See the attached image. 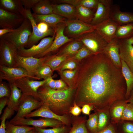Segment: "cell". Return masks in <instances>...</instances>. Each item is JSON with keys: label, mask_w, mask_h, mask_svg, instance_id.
Here are the masks:
<instances>
[{"label": "cell", "mask_w": 133, "mask_h": 133, "mask_svg": "<svg viewBox=\"0 0 133 133\" xmlns=\"http://www.w3.org/2000/svg\"><path fill=\"white\" fill-rule=\"evenodd\" d=\"M126 85L121 69L103 52L79 61L74 101L80 107L92 106L94 112L126 100Z\"/></svg>", "instance_id": "1"}, {"label": "cell", "mask_w": 133, "mask_h": 133, "mask_svg": "<svg viewBox=\"0 0 133 133\" xmlns=\"http://www.w3.org/2000/svg\"><path fill=\"white\" fill-rule=\"evenodd\" d=\"M38 92L40 100L54 113L60 116L71 114L69 111L74 102L75 89L68 87L57 90L43 85L38 88Z\"/></svg>", "instance_id": "2"}, {"label": "cell", "mask_w": 133, "mask_h": 133, "mask_svg": "<svg viewBox=\"0 0 133 133\" xmlns=\"http://www.w3.org/2000/svg\"><path fill=\"white\" fill-rule=\"evenodd\" d=\"M32 32L31 23L26 18L21 25L13 31L4 34L0 37L12 42L16 45L18 50L26 47Z\"/></svg>", "instance_id": "3"}, {"label": "cell", "mask_w": 133, "mask_h": 133, "mask_svg": "<svg viewBox=\"0 0 133 133\" xmlns=\"http://www.w3.org/2000/svg\"><path fill=\"white\" fill-rule=\"evenodd\" d=\"M18 55V49L14 43L0 37V65L17 67L16 58Z\"/></svg>", "instance_id": "4"}, {"label": "cell", "mask_w": 133, "mask_h": 133, "mask_svg": "<svg viewBox=\"0 0 133 133\" xmlns=\"http://www.w3.org/2000/svg\"><path fill=\"white\" fill-rule=\"evenodd\" d=\"M94 54L103 52L107 43L96 30L85 33L76 38Z\"/></svg>", "instance_id": "5"}, {"label": "cell", "mask_w": 133, "mask_h": 133, "mask_svg": "<svg viewBox=\"0 0 133 133\" xmlns=\"http://www.w3.org/2000/svg\"><path fill=\"white\" fill-rule=\"evenodd\" d=\"M43 104L41 101L33 97L25 95L22 94L17 113L10 122L25 118L27 115L31 113L32 111L39 109Z\"/></svg>", "instance_id": "6"}, {"label": "cell", "mask_w": 133, "mask_h": 133, "mask_svg": "<svg viewBox=\"0 0 133 133\" xmlns=\"http://www.w3.org/2000/svg\"><path fill=\"white\" fill-rule=\"evenodd\" d=\"M64 32L67 37L77 38L82 35L94 30V25L77 19H67Z\"/></svg>", "instance_id": "7"}, {"label": "cell", "mask_w": 133, "mask_h": 133, "mask_svg": "<svg viewBox=\"0 0 133 133\" xmlns=\"http://www.w3.org/2000/svg\"><path fill=\"white\" fill-rule=\"evenodd\" d=\"M55 35V32L52 36L43 38L37 45H34L28 49L23 48L18 50V55L24 57L40 58L42 54L51 46Z\"/></svg>", "instance_id": "8"}, {"label": "cell", "mask_w": 133, "mask_h": 133, "mask_svg": "<svg viewBox=\"0 0 133 133\" xmlns=\"http://www.w3.org/2000/svg\"><path fill=\"white\" fill-rule=\"evenodd\" d=\"M32 79H33L28 77H24L16 80L15 82L16 86L21 90L22 94L32 96L40 100L38 89L44 85L46 80L39 81Z\"/></svg>", "instance_id": "9"}, {"label": "cell", "mask_w": 133, "mask_h": 133, "mask_svg": "<svg viewBox=\"0 0 133 133\" xmlns=\"http://www.w3.org/2000/svg\"><path fill=\"white\" fill-rule=\"evenodd\" d=\"M44 118L38 119H34L31 118H24L18 119L14 121L9 122L15 125H31L33 127L42 128L47 127L54 128L65 125L61 121L56 119Z\"/></svg>", "instance_id": "10"}, {"label": "cell", "mask_w": 133, "mask_h": 133, "mask_svg": "<svg viewBox=\"0 0 133 133\" xmlns=\"http://www.w3.org/2000/svg\"><path fill=\"white\" fill-rule=\"evenodd\" d=\"M51 56H45L41 58H35L33 57H22L18 55L16 58L17 66L24 68L35 77L34 74L36 70L44 65Z\"/></svg>", "instance_id": "11"}, {"label": "cell", "mask_w": 133, "mask_h": 133, "mask_svg": "<svg viewBox=\"0 0 133 133\" xmlns=\"http://www.w3.org/2000/svg\"><path fill=\"white\" fill-rule=\"evenodd\" d=\"M25 13L26 18L30 21L32 28V33L29 38L26 47L30 48L44 37L49 36H52L55 33L53 28H50L48 31L45 33L41 32L39 30L31 9H25Z\"/></svg>", "instance_id": "12"}, {"label": "cell", "mask_w": 133, "mask_h": 133, "mask_svg": "<svg viewBox=\"0 0 133 133\" xmlns=\"http://www.w3.org/2000/svg\"><path fill=\"white\" fill-rule=\"evenodd\" d=\"M26 77L37 80L36 78L22 67H10L0 65V81L5 80L9 83Z\"/></svg>", "instance_id": "13"}, {"label": "cell", "mask_w": 133, "mask_h": 133, "mask_svg": "<svg viewBox=\"0 0 133 133\" xmlns=\"http://www.w3.org/2000/svg\"><path fill=\"white\" fill-rule=\"evenodd\" d=\"M25 18L22 15L11 13L0 8L1 29H16L21 25Z\"/></svg>", "instance_id": "14"}, {"label": "cell", "mask_w": 133, "mask_h": 133, "mask_svg": "<svg viewBox=\"0 0 133 133\" xmlns=\"http://www.w3.org/2000/svg\"><path fill=\"white\" fill-rule=\"evenodd\" d=\"M71 115L60 116L52 112L48 106L45 104L39 109L27 115L26 118L34 117H41L43 118H52L60 121L66 125L70 126L71 124Z\"/></svg>", "instance_id": "15"}, {"label": "cell", "mask_w": 133, "mask_h": 133, "mask_svg": "<svg viewBox=\"0 0 133 133\" xmlns=\"http://www.w3.org/2000/svg\"><path fill=\"white\" fill-rule=\"evenodd\" d=\"M118 42L120 59L133 72V37L118 39Z\"/></svg>", "instance_id": "16"}, {"label": "cell", "mask_w": 133, "mask_h": 133, "mask_svg": "<svg viewBox=\"0 0 133 133\" xmlns=\"http://www.w3.org/2000/svg\"><path fill=\"white\" fill-rule=\"evenodd\" d=\"M65 24L61 23L57 25L54 28L56 35L51 46L41 55L43 57L48 53L56 50L64 44L73 40V38H69L64 34Z\"/></svg>", "instance_id": "17"}, {"label": "cell", "mask_w": 133, "mask_h": 133, "mask_svg": "<svg viewBox=\"0 0 133 133\" xmlns=\"http://www.w3.org/2000/svg\"><path fill=\"white\" fill-rule=\"evenodd\" d=\"M118 25L110 18L94 25L96 31L107 43H109L115 37Z\"/></svg>", "instance_id": "18"}, {"label": "cell", "mask_w": 133, "mask_h": 133, "mask_svg": "<svg viewBox=\"0 0 133 133\" xmlns=\"http://www.w3.org/2000/svg\"><path fill=\"white\" fill-rule=\"evenodd\" d=\"M112 1L111 0H99L90 24L94 25L110 18Z\"/></svg>", "instance_id": "19"}, {"label": "cell", "mask_w": 133, "mask_h": 133, "mask_svg": "<svg viewBox=\"0 0 133 133\" xmlns=\"http://www.w3.org/2000/svg\"><path fill=\"white\" fill-rule=\"evenodd\" d=\"M103 52L116 68L121 69V63L119 54L118 39L115 37L108 43Z\"/></svg>", "instance_id": "20"}, {"label": "cell", "mask_w": 133, "mask_h": 133, "mask_svg": "<svg viewBox=\"0 0 133 133\" xmlns=\"http://www.w3.org/2000/svg\"><path fill=\"white\" fill-rule=\"evenodd\" d=\"M110 18L118 25H123L133 22V13L121 11L119 7L113 5L110 14Z\"/></svg>", "instance_id": "21"}, {"label": "cell", "mask_w": 133, "mask_h": 133, "mask_svg": "<svg viewBox=\"0 0 133 133\" xmlns=\"http://www.w3.org/2000/svg\"><path fill=\"white\" fill-rule=\"evenodd\" d=\"M52 4L54 14L66 18L67 20L77 19L76 9L74 6L65 3Z\"/></svg>", "instance_id": "22"}, {"label": "cell", "mask_w": 133, "mask_h": 133, "mask_svg": "<svg viewBox=\"0 0 133 133\" xmlns=\"http://www.w3.org/2000/svg\"><path fill=\"white\" fill-rule=\"evenodd\" d=\"M11 94L7 103V108L13 113L17 111L21 98L22 93L15 84V82L9 83Z\"/></svg>", "instance_id": "23"}, {"label": "cell", "mask_w": 133, "mask_h": 133, "mask_svg": "<svg viewBox=\"0 0 133 133\" xmlns=\"http://www.w3.org/2000/svg\"><path fill=\"white\" fill-rule=\"evenodd\" d=\"M0 8L11 13L22 15L26 18L25 9L20 0H0Z\"/></svg>", "instance_id": "24"}, {"label": "cell", "mask_w": 133, "mask_h": 133, "mask_svg": "<svg viewBox=\"0 0 133 133\" xmlns=\"http://www.w3.org/2000/svg\"><path fill=\"white\" fill-rule=\"evenodd\" d=\"M32 15L36 23L44 22L53 28L59 23H65L67 20L66 18L54 13L45 15L32 13Z\"/></svg>", "instance_id": "25"}, {"label": "cell", "mask_w": 133, "mask_h": 133, "mask_svg": "<svg viewBox=\"0 0 133 133\" xmlns=\"http://www.w3.org/2000/svg\"><path fill=\"white\" fill-rule=\"evenodd\" d=\"M128 103L126 100L117 101L110 107L109 113L111 123L117 124L121 120L125 107Z\"/></svg>", "instance_id": "26"}, {"label": "cell", "mask_w": 133, "mask_h": 133, "mask_svg": "<svg viewBox=\"0 0 133 133\" xmlns=\"http://www.w3.org/2000/svg\"><path fill=\"white\" fill-rule=\"evenodd\" d=\"M109 108V107H105L95 111L98 115V132L103 130L111 123Z\"/></svg>", "instance_id": "27"}, {"label": "cell", "mask_w": 133, "mask_h": 133, "mask_svg": "<svg viewBox=\"0 0 133 133\" xmlns=\"http://www.w3.org/2000/svg\"><path fill=\"white\" fill-rule=\"evenodd\" d=\"M121 60V70L126 85V98L127 100L129 98L130 92L133 88V72L125 62Z\"/></svg>", "instance_id": "28"}, {"label": "cell", "mask_w": 133, "mask_h": 133, "mask_svg": "<svg viewBox=\"0 0 133 133\" xmlns=\"http://www.w3.org/2000/svg\"><path fill=\"white\" fill-rule=\"evenodd\" d=\"M71 58L67 55L56 54L51 55L44 65L49 66L53 71L58 70Z\"/></svg>", "instance_id": "29"}, {"label": "cell", "mask_w": 133, "mask_h": 133, "mask_svg": "<svg viewBox=\"0 0 133 133\" xmlns=\"http://www.w3.org/2000/svg\"><path fill=\"white\" fill-rule=\"evenodd\" d=\"M57 71L62 80L66 83L68 87L75 89L78 68L73 70Z\"/></svg>", "instance_id": "30"}, {"label": "cell", "mask_w": 133, "mask_h": 133, "mask_svg": "<svg viewBox=\"0 0 133 133\" xmlns=\"http://www.w3.org/2000/svg\"><path fill=\"white\" fill-rule=\"evenodd\" d=\"M71 117L72 127L68 133H89L86 128V116Z\"/></svg>", "instance_id": "31"}, {"label": "cell", "mask_w": 133, "mask_h": 133, "mask_svg": "<svg viewBox=\"0 0 133 133\" xmlns=\"http://www.w3.org/2000/svg\"><path fill=\"white\" fill-rule=\"evenodd\" d=\"M33 14L45 15L53 14V8L52 3L49 0H40L32 8Z\"/></svg>", "instance_id": "32"}, {"label": "cell", "mask_w": 133, "mask_h": 133, "mask_svg": "<svg viewBox=\"0 0 133 133\" xmlns=\"http://www.w3.org/2000/svg\"><path fill=\"white\" fill-rule=\"evenodd\" d=\"M74 6L77 19L90 24L95 13L94 11L81 5H77Z\"/></svg>", "instance_id": "33"}, {"label": "cell", "mask_w": 133, "mask_h": 133, "mask_svg": "<svg viewBox=\"0 0 133 133\" xmlns=\"http://www.w3.org/2000/svg\"><path fill=\"white\" fill-rule=\"evenodd\" d=\"M83 44L80 41L75 39L69 43L57 54L67 55L70 57H72L77 52Z\"/></svg>", "instance_id": "34"}, {"label": "cell", "mask_w": 133, "mask_h": 133, "mask_svg": "<svg viewBox=\"0 0 133 133\" xmlns=\"http://www.w3.org/2000/svg\"><path fill=\"white\" fill-rule=\"evenodd\" d=\"M62 3L71 5L82 6L96 12L99 2V0H62Z\"/></svg>", "instance_id": "35"}, {"label": "cell", "mask_w": 133, "mask_h": 133, "mask_svg": "<svg viewBox=\"0 0 133 133\" xmlns=\"http://www.w3.org/2000/svg\"><path fill=\"white\" fill-rule=\"evenodd\" d=\"M115 37L118 39L133 37V22L118 26Z\"/></svg>", "instance_id": "36"}, {"label": "cell", "mask_w": 133, "mask_h": 133, "mask_svg": "<svg viewBox=\"0 0 133 133\" xmlns=\"http://www.w3.org/2000/svg\"><path fill=\"white\" fill-rule=\"evenodd\" d=\"M34 128L28 126L15 125L8 121L5 123L6 133H26Z\"/></svg>", "instance_id": "37"}, {"label": "cell", "mask_w": 133, "mask_h": 133, "mask_svg": "<svg viewBox=\"0 0 133 133\" xmlns=\"http://www.w3.org/2000/svg\"><path fill=\"white\" fill-rule=\"evenodd\" d=\"M53 71L48 66L44 65L39 67L34 74V76L37 80L42 79L45 80L49 77H51Z\"/></svg>", "instance_id": "38"}, {"label": "cell", "mask_w": 133, "mask_h": 133, "mask_svg": "<svg viewBox=\"0 0 133 133\" xmlns=\"http://www.w3.org/2000/svg\"><path fill=\"white\" fill-rule=\"evenodd\" d=\"M98 115L96 112L90 114L86 120V125L89 133H96L98 132Z\"/></svg>", "instance_id": "39"}, {"label": "cell", "mask_w": 133, "mask_h": 133, "mask_svg": "<svg viewBox=\"0 0 133 133\" xmlns=\"http://www.w3.org/2000/svg\"><path fill=\"white\" fill-rule=\"evenodd\" d=\"M70 126L64 125L47 129L34 127L37 133H68L71 128Z\"/></svg>", "instance_id": "40"}, {"label": "cell", "mask_w": 133, "mask_h": 133, "mask_svg": "<svg viewBox=\"0 0 133 133\" xmlns=\"http://www.w3.org/2000/svg\"><path fill=\"white\" fill-rule=\"evenodd\" d=\"M117 125L119 133H133V121L121 120Z\"/></svg>", "instance_id": "41"}, {"label": "cell", "mask_w": 133, "mask_h": 133, "mask_svg": "<svg viewBox=\"0 0 133 133\" xmlns=\"http://www.w3.org/2000/svg\"><path fill=\"white\" fill-rule=\"evenodd\" d=\"M94 54L90 50L83 45L75 54L71 58L74 60L80 61Z\"/></svg>", "instance_id": "42"}, {"label": "cell", "mask_w": 133, "mask_h": 133, "mask_svg": "<svg viewBox=\"0 0 133 133\" xmlns=\"http://www.w3.org/2000/svg\"><path fill=\"white\" fill-rule=\"evenodd\" d=\"M121 120L133 121V104L129 103H127L124 110Z\"/></svg>", "instance_id": "43"}, {"label": "cell", "mask_w": 133, "mask_h": 133, "mask_svg": "<svg viewBox=\"0 0 133 133\" xmlns=\"http://www.w3.org/2000/svg\"><path fill=\"white\" fill-rule=\"evenodd\" d=\"M11 89L9 83L2 80L0 81V98L4 97L9 98Z\"/></svg>", "instance_id": "44"}, {"label": "cell", "mask_w": 133, "mask_h": 133, "mask_svg": "<svg viewBox=\"0 0 133 133\" xmlns=\"http://www.w3.org/2000/svg\"><path fill=\"white\" fill-rule=\"evenodd\" d=\"M12 115L10 111L7 107L4 110L0 118L1 123L0 126V133H6L5 121L6 119L9 118Z\"/></svg>", "instance_id": "45"}, {"label": "cell", "mask_w": 133, "mask_h": 133, "mask_svg": "<svg viewBox=\"0 0 133 133\" xmlns=\"http://www.w3.org/2000/svg\"><path fill=\"white\" fill-rule=\"evenodd\" d=\"M79 62V61L74 60L71 57L58 70L63 71L66 70H74L78 68Z\"/></svg>", "instance_id": "46"}, {"label": "cell", "mask_w": 133, "mask_h": 133, "mask_svg": "<svg viewBox=\"0 0 133 133\" xmlns=\"http://www.w3.org/2000/svg\"><path fill=\"white\" fill-rule=\"evenodd\" d=\"M96 133H119L117 124L111 123L103 130Z\"/></svg>", "instance_id": "47"}, {"label": "cell", "mask_w": 133, "mask_h": 133, "mask_svg": "<svg viewBox=\"0 0 133 133\" xmlns=\"http://www.w3.org/2000/svg\"><path fill=\"white\" fill-rule=\"evenodd\" d=\"M40 0H20L25 9H31L33 8Z\"/></svg>", "instance_id": "48"}, {"label": "cell", "mask_w": 133, "mask_h": 133, "mask_svg": "<svg viewBox=\"0 0 133 133\" xmlns=\"http://www.w3.org/2000/svg\"><path fill=\"white\" fill-rule=\"evenodd\" d=\"M82 112V109L74 101L73 105L70 109L69 113L70 114L75 116H79Z\"/></svg>", "instance_id": "49"}, {"label": "cell", "mask_w": 133, "mask_h": 133, "mask_svg": "<svg viewBox=\"0 0 133 133\" xmlns=\"http://www.w3.org/2000/svg\"><path fill=\"white\" fill-rule=\"evenodd\" d=\"M55 88L56 90H62L67 88L68 87L66 83L62 80H55Z\"/></svg>", "instance_id": "50"}, {"label": "cell", "mask_w": 133, "mask_h": 133, "mask_svg": "<svg viewBox=\"0 0 133 133\" xmlns=\"http://www.w3.org/2000/svg\"><path fill=\"white\" fill-rule=\"evenodd\" d=\"M82 112L83 114L89 116L91 111L94 110V108L92 106L88 104H85L82 107Z\"/></svg>", "instance_id": "51"}, {"label": "cell", "mask_w": 133, "mask_h": 133, "mask_svg": "<svg viewBox=\"0 0 133 133\" xmlns=\"http://www.w3.org/2000/svg\"><path fill=\"white\" fill-rule=\"evenodd\" d=\"M45 80V83L44 85L49 87L52 89L56 90L55 80L53 79L52 77H49Z\"/></svg>", "instance_id": "52"}, {"label": "cell", "mask_w": 133, "mask_h": 133, "mask_svg": "<svg viewBox=\"0 0 133 133\" xmlns=\"http://www.w3.org/2000/svg\"><path fill=\"white\" fill-rule=\"evenodd\" d=\"M37 25L39 30L42 33L47 32L51 28L47 24L43 22L38 23Z\"/></svg>", "instance_id": "53"}, {"label": "cell", "mask_w": 133, "mask_h": 133, "mask_svg": "<svg viewBox=\"0 0 133 133\" xmlns=\"http://www.w3.org/2000/svg\"><path fill=\"white\" fill-rule=\"evenodd\" d=\"M9 98L4 97L0 98V115L2 113V110L5 106L7 105Z\"/></svg>", "instance_id": "54"}, {"label": "cell", "mask_w": 133, "mask_h": 133, "mask_svg": "<svg viewBox=\"0 0 133 133\" xmlns=\"http://www.w3.org/2000/svg\"><path fill=\"white\" fill-rule=\"evenodd\" d=\"M15 29H0V36L12 32Z\"/></svg>", "instance_id": "55"}, {"label": "cell", "mask_w": 133, "mask_h": 133, "mask_svg": "<svg viewBox=\"0 0 133 133\" xmlns=\"http://www.w3.org/2000/svg\"><path fill=\"white\" fill-rule=\"evenodd\" d=\"M126 101L127 103L133 104V88L130 92L129 98L126 100Z\"/></svg>", "instance_id": "56"}, {"label": "cell", "mask_w": 133, "mask_h": 133, "mask_svg": "<svg viewBox=\"0 0 133 133\" xmlns=\"http://www.w3.org/2000/svg\"><path fill=\"white\" fill-rule=\"evenodd\" d=\"M26 133H37L36 132V131L34 128L33 129L29 131H28Z\"/></svg>", "instance_id": "57"}]
</instances>
